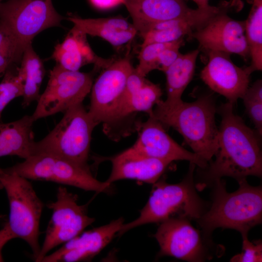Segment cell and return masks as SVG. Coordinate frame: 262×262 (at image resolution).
Listing matches in <instances>:
<instances>
[{
	"instance_id": "cell-29",
	"label": "cell",
	"mask_w": 262,
	"mask_h": 262,
	"mask_svg": "<svg viewBox=\"0 0 262 262\" xmlns=\"http://www.w3.org/2000/svg\"><path fill=\"white\" fill-rule=\"evenodd\" d=\"M154 43L141 47L138 55L137 72L145 77L151 71L158 69L157 60L160 52L171 43Z\"/></svg>"
},
{
	"instance_id": "cell-33",
	"label": "cell",
	"mask_w": 262,
	"mask_h": 262,
	"mask_svg": "<svg viewBox=\"0 0 262 262\" xmlns=\"http://www.w3.org/2000/svg\"><path fill=\"white\" fill-rule=\"evenodd\" d=\"M92 3L97 8L107 9L123 3V0H90Z\"/></svg>"
},
{
	"instance_id": "cell-2",
	"label": "cell",
	"mask_w": 262,
	"mask_h": 262,
	"mask_svg": "<svg viewBox=\"0 0 262 262\" xmlns=\"http://www.w3.org/2000/svg\"><path fill=\"white\" fill-rule=\"evenodd\" d=\"M238 189L227 192L221 179L211 185V201L207 210L196 221L206 234L212 236L217 228L239 231L242 236L262 221V187L253 186L246 179L238 181Z\"/></svg>"
},
{
	"instance_id": "cell-14",
	"label": "cell",
	"mask_w": 262,
	"mask_h": 262,
	"mask_svg": "<svg viewBox=\"0 0 262 262\" xmlns=\"http://www.w3.org/2000/svg\"><path fill=\"white\" fill-rule=\"evenodd\" d=\"M135 130L138 137L131 147L146 156L168 161L185 160L194 163L200 169L208 164L197 155L175 141L166 132L163 125L152 115L143 122H138Z\"/></svg>"
},
{
	"instance_id": "cell-24",
	"label": "cell",
	"mask_w": 262,
	"mask_h": 262,
	"mask_svg": "<svg viewBox=\"0 0 262 262\" xmlns=\"http://www.w3.org/2000/svg\"><path fill=\"white\" fill-rule=\"evenodd\" d=\"M162 95L160 86L147 80L140 89L121 100L115 125L139 112L152 115L153 107L161 100Z\"/></svg>"
},
{
	"instance_id": "cell-18",
	"label": "cell",
	"mask_w": 262,
	"mask_h": 262,
	"mask_svg": "<svg viewBox=\"0 0 262 262\" xmlns=\"http://www.w3.org/2000/svg\"><path fill=\"white\" fill-rule=\"evenodd\" d=\"M86 35L74 25L63 41L55 46L51 58L57 65L70 71H79L88 64H94L96 69L105 68L114 59L98 56L90 47Z\"/></svg>"
},
{
	"instance_id": "cell-8",
	"label": "cell",
	"mask_w": 262,
	"mask_h": 262,
	"mask_svg": "<svg viewBox=\"0 0 262 262\" xmlns=\"http://www.w3.org/2000/svg\"><path fill=\"white\" fill-rule=\"evenodd\" d=\"M27 179L52 181L97 193L108 192L111 184L97 180L90 169L62 158L46 153L35 154L5 168Z\"/></svg>"
},
{
	"instance_id": "cell-20",
	"label": "cell",
	"mask_w": 262,
	"mask_h": 262,
	"mask_svg": "<svg viewBox=\"0 0 262 262\" xmlns=\"http://www.w3.org/2000/svg\"><path fill=\"white\" fill-rule=\"evenodd\" d=\"M66 19L86 34L100 37L115 47L131 41L137 33L133 24L122 17L83 18L71 16Z\"/></svg>"
},
{
	"instance_id": "cell-7",
	"label": "cell",
	"mask_w": 262,
	"mask_h": 262,
	"mask_svg": "<svg viewBox=\"0 0 262 262\" xmlns=\"http://www.w3.org/2000/svg\"><path fill=\"white\" fill-rule=\"evenodd\" d=\"M190 221L187 218L175 217L160 223L154 235L160 248L158 257L203 262L223 254L224 247L214 243L212 236L195 228Z\"/></svg>"
},
{
	"instance_id": "cell-17",
	"label": "cell",
	"mask_w": 262,
	"mask_h": 262,
	"mask_svg": "<svg viewBox=\"0 0 262 262\" xmlns=\"http://www.w3.org/2000/svg\"><path fill=\"white\" fill-rule=\"evenodd\" d=\"M109 160L112 163V171L105 181L111 184L124 179L154 184L171 163L141 154L131 147Z\"/></svg>"
},
{
	"instance_id": "cell-23",
	"label": "cell",
	"mask_w": 262,
	"mask_h": 262,
	"mask_svg": "<svg viewBox=\"0 0 262 262\" xmlns=\"http://www.w3.org/2000/svg\"><path fill=\"white\" fill-rule=\"evenodd\" d=\"M18 72L23 83L22 106L26 108L40 97V88L46 71L43 63L34 50L32 43L27 45L23 52Z\"/></svg>"
},
{
	"instance_id": "cell-19",
	"label": "cell",
	"mask_w": 262,
	"mask_h": 262,
	"mask_svg": "<svg viewBox=\"0 0 262 262\" xmlns=\"http://www.w3.org/2000/svg\"><path fill=\"white\" fill-rule=\"evenodd\" d=\"M137 33L147 25L180 18L191 13L184 0H123Z\"/></svg>"
},
{
	"instance_id": "cell-28",
	"label": "cell",
	"mask_w": 262,
	"mask_h": 262,
	"mask_svg": "<svg viewBox=\"0 0 262 262\" xmlns=\"http://www.w3.org/2000/svg\"><path fill=\"white\" fill-rule=\"evenodd\" d=\"M246 112L253 123L256 131L262 133V81H256L248 87L242 98Z\"/></svg>"
},
{
	"instance_id": "cell-12",
	"label": "cell",
	"mask_w": 262,
	"mask_h": 262,
	"mask_svg": "<svg viewBox=\"0 0 262 262\" xmlns=\"http://www.w3.org/2000/svg\"><path fill=\"white\" fill-rule=\"evenodd\" d=\"M56 197L55 201L47 204L52 214L39 253L34 260L37 262H41L56 246L81 234L95 220L87 215V205H79L77 196L66 188L58 187Z\"/></svg>"
},
{
	"instance_id": "cell-5",
	"label": "cell",
	"mask_w": 262,
	"mask_h": 262,
	"mask_svg": "<svg viewBox=\"0 0 262 262\" xmlns=\"http://www.w3.org/2000/svg\"><path fill=\"white\" fill-rule=\"evenodd\" d=\"M64 113L53 129L44 138L35 142L33 154L55 155L90 169L88 160L92 134L98 124L82 103L71 107Z\"/></svg>"
},
{
	"instance_id": "cell-34",
	"label": "cell",
	"mask_w": 262,
	"mask_h": 262,
	"mask_svg": "<svg viewBox=\"0 0 262 262\" xmlns=\"http://www.w3.org/2000/svg\"><path fill=\"white\" fill-rule=\"evenodd\" d=\"M251 0H248L249 2H251ZM229 3L231 7H235L237 10H240L243 6L242 3L240 0H230Z\"/></svg>"
},
{
	"instance_id": "cell-25",
	"label": "cell",
	"mask_w": 262,
	"mask_h": 262,
	"mask_svg": "<svg viewBox=\"0 0 262 262\" xmlns=\"http://www.w3.org/2000/svg\"><path fill=\"white\" fill-rule=\"evenodd\" d=\"M252 6L245 20V34L251 65L246 67L251 74L262 69V0H252Z\"/></svg>"
},
{
	"instance_id": "cell-6",
	"label": "cell",
	"mask_w": 262,
	"mask_h": 262,
	"mask_svg": "<svg viewBox=\"0 0 262 262\" xmlns=\"http://www.w3.org/2000/svg\"><path fill=\"white\" fill-rule=\"evenodd\" d=\"M0 188L5 190L9 200V229L15 238L29 245L34 260L41 247L39 227L43 203L28 179L5 168H0Z\"/></svg>"
},
{
	"instance_id": "cell-36",
	"label": "cell",
	"mask_w": 262,
	"mask_h": 262,
	"mask_svg": "<svg viewBox=\"0 0 262 262\" xmlns=\"http://www.w3.org/2000/svg\"><path fill=\"white\" fill-rule=\"evenodd\" d=\"M2 0H0V2H1Z\"/></svg>"
},
{
	"instance_id": "cell-35",
	"label": "cell",
	"mask_w": 262,
	"mask_h": 262,
	"mask_svg": "<svg viewBox=\"0 0 262 262\" xmlns=\"http://www.w3.org/2000/svg\"><path fill=\"white\" fill-rule=\"evenodd\" d=\"M194 1L197 5V7L199 8H203L206 7L210 5L209 4V0H192Z\"/></svg>"
},
{
	"instance_id": "cell-15",
	"label": "cell",
	"mask_w": 262,
	"mask_h": 262,
	"mask_svg": "<svg viewBox=\"0 0 262 262\" xmlns=\"http://www.w3.org/2000/svg\"><path fill=\"white\" fill-rule=\"evenodd\" d=\"M208 61L202 70L200 77L213 91L225 97L234 104L242 98L249 87L250 74L246 67L235 65L229 54L208 51Z\"/></svg>"
},
{
	"instance_id": "cell-30",
	"label": "cell",
	"mask_w": 262,
	"mask_h": 262,
	"mask_svg": "<svg viewBox=\"0 0 262 262\" xmlns=\"http://www.w3.org/2000/svg\"><path fill=\"white\" fill-rule=\"evenodd\" d=\"M242 249L241 253L233 256L231 262H261L262 261V241H250L248 236H242Z\"/></svg>"
},
{
	"instance_id": "cell-16",
	"label": "cell",
	"mask_w": 262,
	"mask_h": 262,
	"mask_svg": "<svg viewBox=\"0 0 262 262\" xmlns=\"http://www.w3.org/2000/svg\"><path fill=\"white\" fill-rule=\"evenodd\" d=\"M122 217L109 224L80 234L64 243L59 249L47 255L41 262L88 261L112 240L124 224Z\"/></svg>"
},
{
	"instance_id": "cell-13",
	"label": "cell",
	"mask_w": 262,
	"mask_h": 262,
	"mask_svg": "<svg viewBox=\"0 0 262 262\" xmlns=\"http://www.w3.org/2000/svg\"><path fill=\"white\" fill-rule=\"evenodd\" d=\"M229 8L220 12L190 36L207 51L234 53L246 61L250 58V53L245 34V21L236 20L229 16L227 12Z\"/></svg>"
},
{
	"instance_id": "cell-31",
	"label": "cell",
	"mask_w": 262,
	"mask_h": 262,
	"mask_svg": "<svg viewBox=\"0 0 262 262\" xmlns=\"http://www.w3.org/2000/svg\"><path fill=\"white\" fill-rule=\"evenodd\" d=\"M184 44L183 38L172 42L159 54L158 60V69L164 72L175 61L180 54V48Z\"/></svg>"
},
{
	"instance_id": "cell-4",
	"label": "cell",
	"mask_w": 262,
	"mask_h": 262,
	"mask_svg": "<svg viewBox=\"0 0 262 262\" xmlns=\"http://www.w3.org/2000/svg\"><path fill=\"white\" fill-rule=\"evenodd\" d=\"M196 165L190 163L188 171L180 182L170 184L158 180L153 185L149 199L134 220L123 224L118 232L127 231L146 224L161 223L171 218L197 220L207 210L209 202L198 194L195 186L194 171Z\"/></svg>"
},
{
	"instance_id": "cell-3",
	"label": "cell",
	"mask_w": 262,
	"mask_h": 262,
	"mask_svg": "<svg viewBox=\"0 0 262 262\" xmlns=\"http://www.w3.org/2000/svg\"><path fill=\"white\" fill-rule=\"evenodd\" d=\"M217 112L213 96L204 95L191 102L183 100L172 106L161 100L153 110V116L164 126L171 127L184 138L193 152L208 164L218 148Z\"/></svg>"
},
{
	"instance_id": "cell-11",
	"label": "cell",
	"mask_w": 262,
	"mask_h": 262,
	"mask_svg": "<svg viewBox=\"0 0 262 262\" xmlns=\"http://www.w3.org/2000/svg\"><path fill=\"white\" fill-rule=\"evenodd\" d=\"M63 19L52 0H8L0 2V22L25 48L42 31L61 26Z\"/></svg>"
},
{
	"instance_id": "cell-1",
	"label": "cell",
	"mask_w": 262,
	"mask_h": 262,
	"mask_svg": "<svg viewBox=\"0 0 262 262\" xmlns=\"http://www.w3.org/2000/svg\"><path fill=\"white\" fill-rule=\"evenodd\" d=\"M233 104L217 108L221 117L215 159L198 168L195 183L198 191L210 187L216 180L229 177L237 181L248 176L261 178L262 154L259 134L235 114Z\"/></svg>"
},
{
	"instance_id": "cell-10",
	"label": "cell",
	"mask_w": 262,
	"mask_h": 262,
	"mask_svg": "<svg viewBox=\"0 0 262 262\" xmlns=\"http://www.w3.org/2000/svg\"><path fill=\"white\" fill-rule=\"evenodd\" d=\"M131 56L113 59L93 83L88 111L107 134L114 126L127 79L133 70Z\"/></svg>"
},
{
	"instance_id": "cell-22",
	"label": "cell",
	"mask_w": 262,
	"mask_h": 262,
	"mask_svg": "<svg viewBox=\"0 0 262 262\" xmlns=\"http://www.w3.org/2000/svg\"><path fill=\"white\" fill-rule=\"evenodd\" d=\"M199 53V49H196L185 54L180 53L164 72L167 97L165 100H162L164 105L172 106L182 101V95L193 77Z\"/></svg>"
},
{
	"instance_id": "cell-32",
	"label": "cell",
	"mask_w": 262,
	"mask_h": 262,
	"mask_svg": "<svg viewBox=\"0 0 262 262\" xmlns=\"http://www.w3.org/2000/svg\"><path fill=\"white\" fill-rule=\"evenodd\" d=\"M15 238L7 223L0 229V262H3L2 249L3 246L10 240Z\"/></svg>"
},
{
	"instance_id": "cell-26",
	"label": "cell",
	"mask_w": 262,
	"mask_h": 262,
	"mask_svg": "<svg viewBox=\"0 0 262 262\" xmlns=\"http://www.w3.org/2000/svg\"><path fill=\"white\" fill-rule=\"evenodd\" d=\"M25 48L10 29L0 22V76L10 66L20 62Z\"/></svg>"
},
{
	"instance_id": "cell-21",
	"label": "cell",
	"mask_w": 262,
	"mask_h": 262,
	"mask_svg": "<svg viewBox=\"0 0 262 262\" xmlns=\"http://www.w3.org/2000/svg\"><path fill=\"white\" fill-rule=\"evenodd\" d=\"M34 120L26 115L9 123H0V157L16 156L25 159L34 153Z\"/></svg>"
},
{
	"instance_id": "cell-9",
	"label": "cell",
	"mask_w": 262,
	"mask_h": 262,
	"mask_svg": "<svg viewBox=\"0 0 262 262\" xmlns=\"http://www.w3.org/2000/svg\"><path fill=\"white\" fill-rule=\"evenodd\" d=\"M93 77L94 71H70L56 64L50 70L47 87L40 95L32 115L34 121L64 113L71 107L82 103L90 92Z\"/></svg>"
},
{
	"instance_id": "cell-27",
	"label": "cell",
	"mask_w": 262,
	"mask_h": 262,
	"mask_svg": "<svg viewBox=\"0 0 262 262\" xmlns=\"http://www.w3.org/2000/svg\"><path fill=\"white\" fill-rule=\"evenodd\" d=\"M17 66L14 65L8 68L0 82V123L2 113L6 106L15 98L23 95V83Z\"/></svg>"
}]
</instances>
